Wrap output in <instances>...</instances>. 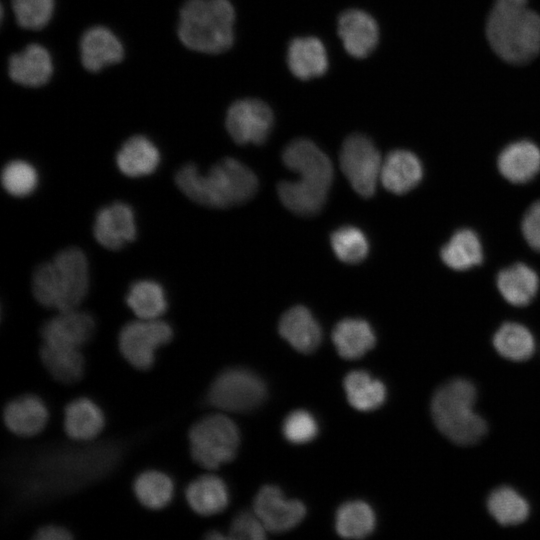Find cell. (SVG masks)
<instances>
[{"mask_svg": "<svg viewBox=\"0 0 540 540\" xmlns=\"http://www.w3.org/2000/svg\"><path fill=\"white\" fill-rule=\"evenodd\" d=\"M274 116L262 100L245 98L235 101L226 114V129L239 145H262L270 135Z\"/></svg>", "mask_w": 540, "mask_h": 540, "instance_id": "cell-12", "label": "cell"}, {"mask_svg": "<svg viewBox=\"0 0 540 540\" xmlns=\"http://www.w3.org/2000/svg\"><path fill=\"white\" fill-rule=\"evenodd\" d=\"M54 0H12V10L19 26L39 30L51 20Z\"/></svg>", "mask_w": 540, "mask_h": 540, "instance_id": "cell-39", "label": "cell"}, {"mask_svg": "<svg viewBox=\"0 0 540 540\" xmlns=\"http://www.w3.org/2000/svg\"><path fill=\"white\" fill-rule=\"evenodd\" d=\"M81 61L85 69L98 72L119 63L124 57V48L116 35L106 27L94 26L87 29L80 40Z\"/></svg>", "mask_w": 540, "mask_h": 540, "instance_id": "cell-18", "label": "cell"}, {"mask_svg": "<svg viewBox=\"0 0 540 540\" xmlns=\"http://www.w3.org/2000/svg\"><path fill=\"white\" fill-rule=\"evenodd\" d=\"M205 538L207 539H222V538H225V536L223 534H221L219 531H209L206 535H205Z\"/></svg>", "mask_w": 540, "mask_h": 540, "instance_id": "cell-44", "label": "cell"}, {"mask_svg": "<svg viewBox=\"0 0 540 540\" xmlns=\"http://www.w3.org/2000/svg\"><path fill=\"white\" fill-rule=\"evenodd\" d=\"M522 232L528 244L540 252V201L531 205L524 215Z\"/></svg>", "mask_w": 540, "mask_h": 540, "instance_id": "cell-42", "label": "cell"}, {"mask_svg": "<svg viewBox=\"0 0 540 540\" xmlns=\"http://www.w3.org/2000/svg\"><path fill=\"white\" fill-rule=\"evenodd\" d=\"M40 359L51 377L62 384L76 383L84 375L85 360L80 348L43 342Z\"/></svg>", "mask_w": 540, "mask_h": 540, "instance_id": "cell-26", "label": "cell"}, {"mask_svg": "<svg viewBox=\"0 0 540 540\" xmlns=\"http://www.w3.org/2000/svg\"><path fill=\"white\" fill-rule=\"evenodd\" d=\"M344 388L348 402L359 411H373L385 401L384 384L362 370L351 371L344 378Z\"/></svg>", "mask_w": 540, "mask_h": 540, "instance_id": "cell-31", "label": "cell"}, {"mask_svg": "<svg viewBox=\"0 0 540 540\" xmlns=\"http://www.w3.org/2000/svg\"><path fill=\"white\" fill-rule=\"evenodd\" d=\"M528 0H496L486 25L494 52L514 64L533 59L540 51V15L528 8Z\"/></svg>", "mask_w": 540, "mask_h": 540, "instance_id": "cell-4", "label": "cell"}, {"mask_svg": "<svg viewBox=\"0 0 540 540\" xmlns=\"http://www.w3.org/2000/svg\"><path fill=\"white\" fill-rule=\"evenodd\" d=\"M190 454L200 466L215 469L232 461L240 443L236 424L223 414H210L195 422L188 432Z\"/></svg>", "mask_w": 540, "mask_h": 540, "instance_id": "cell-8", "label": "cell"}, {"mask_svg": "<svg viewBox=\"0 0 540 540\" xmlns=\"http://www.w3.org/2000/svg\"><path fill=\"white\" fill-rule=\"evenodd\" d=\"M267 396L265 382L244 368H228L209 386L207 402L222 411L244 413L259 407Z\"/></svg>", "mask_w": 540, "mask_h": 540, "instance_id": "cell-9", "label": "cell"}, {"mask_svg": "<svg viewBox=\"0 0 540 540\" xmlns=\"http://www.w3.org/2000/svg\"><path fill=\"white\" fill-rule=\"evenodd\" d=\"M538 276L527 265L516 263L499 272L497 286L504 299L514 306H525L538 289Z\"/></svg>", "mask_w": 540, "mask_h": 540, "instance_id": "cell-29", "label": "cell"}, {"mask_svg": "<svg viewBox=\"0 0 540 540\" xmlns=\"http://www.w3.org/2000/svg\"><path fill=\"white\" fill-rule=\"evenodd\" d=\"M96 323L93 316L78 308L58 311L40 328L43 342L81 348L94 335Z\"/></svg>", "mask_w": 540, "mask_h": 540, "instance_id": "cell-14", "label": "cell"}, {"mask_svg": "<svg viewBox=\"0 0 540 540\" xmlns=\"http://www.w3.org/2000/svg\"><path fill=\"white\" fill-rule=\"evenodd\" d=\"M95 239L103 247L117 250L136 237L135 216L132 208L123 202H114L101 208L93 226Z\"/></svg>", "mask_w": 540, "mask_h": 540, "instance_id": "cell-15", "label": "cell"}, {"mask_svg": "<svg viewBox=\"0 0 540 540\" xmlns=\"http://www.w3.org/2000/svg\"><path fill=\"white\" fill-rule=\"evenodd\" d=\"M254 512L272 533H283L298 525L306 514L304 504L296 499H285L277 486L265 485L257 493Z\"/></svg>", "mask_w": 540, "mask_h": 540, "instance_id": "cell-13", "label": "cell"}, {"mask_svg": "<svg viewBox=\"0 0 540 540\" xmlns=\"http://www.w3.org/2000/svg\"><path fill=\"white\" fill-rule=\"evenodd\" d=\"M234 21L229 0H186L179 12L177 33L188 49L219 54L233 44Z\"/></svg>", "mask_w": 540, "mask_h": 540, "instance_id": "cell-6", "label": "cell"}, {"mask_svg": "<svg viewBox=\"0 0 540 540\" xmlns=\"http://www.w3.org/2000/svg\"><path fill=\"white\" fill-rule=\"evenodd\" d=\"M132 487L141 505L151 510L165 508L174 496L172 478L159 470L150 469L141 472L135 477Z\"/></svg>", "mask_w": 540, "mask_h": 540, "instance_id": "cell-30", "label": "cell"}, {"mask_svg": "<svg viewBox=\"0 0 540 540\" xmlns=\"http://www.w3.org/2000/svg\"><path fill=\"white\" fill-rule=\"evenodd\" d=\"M160 152L155 144L143 135L127 139L116 155L119 170L129 177L148 175L158 167Z\"/></svg>", "mask_w": 540, "mask_h": 540, "instance_id": "cell-28", "label": "cell"}, {"mask_svg": "<svg viewBox=\"0 0 540 540\" xmlns=\"http://www.w3.org/2000/svg\"><path fill=\"white\" fill-rule=\"evenodd\" d=\"M330 243L337 258L345 263H359L368 255L369 244L366 236L353 226H343L333 231Z\"/></svg>", "mask_w": 540, "mask_h": 540, "instance_id": "cell-37", "label": "cell"}, {"mask_svg": "<svg viewBox=\"0 0 540 540\" xmlns=\"http://www.w3.org/2000/svg\"><path fill=\"white\" fill-rule=\"evenodd\" d=\"M175 183L192 201L221 209L246 203L258 189L253 171L232 157L219 160L206 174L187 163L176 172Z\"/></svg>", "mask_w": 540, "mask_h": 540, "instance_id": "cell-3", "label": "cell"}, {"mask_svg": "<svg viewBox=\"0 0 540 540\" xmlns=\"http://www.w3.org/2000/svg\"><path fill=\"white\" fill-rule=\"evenodd\" d=\"M89 288V267L78 247L59 251L40 264L32 275V292L44 307L64 311L78 308Z\"/></svg>", "mask_w": 540, "mask_h": 540, "instance_id": "cell-5", "label": "cell"}, {"mask_svg": "<svg viewBox=\"0 0 540 540\" xmlns=\"http://www.w3.org/2000/svg\"><path fill=\"white\" fill-rule=\"evenodd\" d=\"M487 507L492 517L504 526L520 524L529 515L526 500L510 487L494 490L488 498Z\"/></svg>", "mask_w": 540, "mask_h": 540, "instance_id": "cell-36", "label": "cell"}, {"mask_svg": "<svg viewBox=\"0 0 540 540\" xmlns=\"http://www.w3.org/2000/svg\"><path fill=\"white\" fill-rule=\"evenodd\" d=\"M375 524L372 508L360 500L345 502L336 512V531L344 538H364L374 531Z\"/></svg>", "mask_w": 540, "mask_h": 540, "instance_id": "cell-34", "label": "cell"}, {"mask_svg": "<svg viewBox=\"0 0 540 540\" xmlns=\"http://www.w3.org/2000/svg\"><path fill=\"white\" fill-rule=\"evenodd\" d=\"M127 306L140 319H157L167 310L162 286L153 280L134 282L126 294Z\"/></svg>", "mask_w": 540, "mask_h": 540, "instance_id": "cell-33", "label": "cell"}, {"mask_svg": "<svg viewBox=\"0 0 540 540\" xmlns=\"http://www.w3.org/2000/svg\"><path fill=\"white\" fill-rule=\"evenodd\" d=\"M1 182L9 194L23 197L35 190L38 183V174L34 166L29 162L12 160L2 169Z\"/></svg>", "mask_w": 540, "mask_h": 540, "instance_id": "cell-38", "label": "cell"}, {"mask_svg": "<svg viewBox=\"0 0 540 540\" xmlns=\"http://www.w3.org/2000/svg\"><path fill=\"white\" fill-rule=\"evenodd\" d=\"M287 64L292 74L301 80L320 77L328 68L326 49L316 37L295 38L288 46Z\"/></svg>", "mask_w": 540, "mask_h": 540, "instance_id": "cell-23", "label": "cell"}, {"mask_svg": "<svg viewBox=\"0 0 540 540\" xmlns=\"http://www.w3.org/2000/svg\"><path fill=\"white\" fill-rule=\"evenodd\" d=\"M71 538H73V534L70 530L56 524L41 526L33 535V539L36 540H67Z\"/></svg>", "mask_w": 540, "mask_h": 540, "instance_id": "cell-43", "label": "cell"}, {"mask_svg": "<svg viewBox=\"0 0 540 540\" xmlns=\"http://www.w3.org/2000/svg\"><path fill=\"white\" fill-rule=\"evenodd\" d=\"M422 165L418 157L410 151H391L382 163L380 180L392 193L404 194L413 189L421 180Z\"/></svg>", "mask_w": 540, "mask_h": 540, "instance_id": "cell-22", "label": "cell"}, {"mask_svg": "<svg viewBox=\"0 0 540 540\" xmlns=\"http://www.w3.org/2000/svg\"><path fill=\"white\" fill-rule=\"evenodd\" d=\"M279 334L297 351L309 354L322 340V330L312 313L305 306L288 309L280 318Z\"/></svg>", "mask_w": 540, "mask_h": 540, "instance_id": "cell-20", "label": "cell"}, {"mask_svg": "<svg viewBox=\"0 0 540 540\" xmlns=\"http://www.w3.org/2000/svg\"><path fill=\"white\" fill-rule=\"evenodd\" d=\"M127 444L119 439L50 444L11 455L3 466L9 500L27 509L72 495L110 476Z\"/></svg>", "mask_w": 540, "mask_h": 540, "instance_id": "cell-1", "label": "cell"}, {"mask_svg": "<svg viewBox=\"0 0 540 540\" xmlns=\"http://www.w3.org/2000/svg\"><path fill=\"white\" fill-rule=\"evenodd\" d=\"M190 508L202 516L222 512L228 505L229 493L225 482L215 475H203L192 480L185 489Z\"/></svg>", "mask_w": 540, "mask_h": 540, "instance_id": "cell-25", "label": "cell"}, {"mask_svg": "<svg viewBox=\"0 0 540 540\" xmlns=\"http://www.w3.org/2000/svg\"><path fill=\"white\" fill-rule=\"evenodd\" d=\"M8 71L15 83L40 87L50 80L53 63L46 48L39 44H29L9 58Z\"/></svg>", "mask_w": 540, "mask_h": 540, "instance_id": "cell-19", "label": "cell"}, {"mask_svg": "<svg viewBox=\"0 0 540 540\" xmlns=\"http://www.w3.org/2000/svg\"><path fill=\"white\" fill-rule=\"evenodd\" d=\"M282 161L301 177L299 181H280L277 192L282 204L300 216H314L324 207L333 181L329 157L311 140H292L282 152Z\"/></svg>", "mask_w": 540, "mask_h": 540, "instance_id": "cell-2", "label": "cell"}, {"mask_svg": "<svg viewBox=\"0 0 540 540\" xmlns=\"http://www.w3.org/2000/svg\"><path fill=\"white\" fill-rule=\"evenodd\" d=\"M173 329L165 321L138 319L126 323L120 330L118 346L125 360L138 370H148L155 362V352L170 342Z\"/></svg>", "mask_w": 540, "mask_h": 540, "instance_id": "cell-10", "label": "cell"}, {"mask_svg": "<svg viewBox=\"0 0 540 540\" xmlns=\"http://www.w3.org/2000/svg\"><path fill=\"white\" fill-rule=\"evenodd\" d=\"M49 411L37 395L24 394L9 401L3 410V420L9 431L21 437L39 434L47 425Z\"/></svg>", "mask_w": 540, "mask_h": 540, "instance_id": "cell-17", "label": "cell"}, {"mask_svg": "<svg viewBox=\"0 0 540 540\" xmlns=\"http://www.w3.org/2000/svg\"><path fill=\"white\" fill-rule=\"evenodd\" d=\"M64 431L77 442H90L101 433L105 416L101 408L88 397H78L64 408Z\"/></svg>", "mask_w": 540, "mask_h": 540, "instance_id": "cell-21", "label": "cell"}, {"mask_svg": "<svg viewBox=\"0 0 540 540\" xmlns=\"http://www.w3.org/2000/svg\"><path fill=\"white\" fill-rule=\"evenodd\" d=\"M476 389L466 379H453L435 392L431 413L436 427L452 442L472 445L486 434L487 424L473 406Z\"/></svg>", "mask_w": 540, "mask_h": 540, "instance_id": "cell-7", "label": "cell"}, {"mask_svg": "<svg viewBox=\"0 0 540 540\" xmlns=\"http://www.w3.org/2000/svg\"><path fill=\"white\" fill-rule=\"evenodd\" d=\"M284 437L293 444H305L318 434V425L313 415L306 410H295L288 414L282 425Z\"/></svg>", "mask_w": 540, "mask_h": 540, "instance_id": "cell-40", "label": "cell"}, {"mask_svg": "<svg viewBox=\"0 0 540 540\" xmlns=\"http://www.w3.org/2000/svg\"><path fill=\"white\" fill-rule=\"evenodd\" d=\"M332 341L342 358L353 360L371 350L375 346L376 337L367 321L345 318L335 325Z\"/></svg>", "mask_w": 540, "mask_h": 540, "instance_id": "cell-27", "label": "cell"}, {"mask_svg": "<svg viewBox=\"0 0 540 540\" xmlns=\"http://www.w3.org/2000/svg\"><path fill=\"white\" fill-rule=\"evenodd\" d=\"M498 168L511 182H527L540 170V150L528 140L511 143L500 153Z\"/></svg>", "mask_w": 540, "mask_h": 540, "instance_id": "cell-24", "label": "cell"}, {"mask_svg": "<svg viewBox=\"0 0 540 540\" xmlns=\"http://www.w3.org/2000/svg\"><path fill=\"white\" fill-rule=\"evenodd\" d=\"M338 34L346 52L357 59L369 56L379 40V28L375 19L369 13L354 8L340 14Z\"/></svg>", "mask_w": 540, "mask_h": 540, "instance_id": "cell-16", "label": "cell"}, {"mask_svg": "<svg viewBox=\"0 0 540 540\" xmlns=\"http://www.w3.org/2000/svg\"><path fill=\"white\" fill-rule=\"evenodd\" d=\"M340 168L352 188L362 197L375 194L382 167L381 155L367 136L354 133L343 142Z\"/></svg>", "mask_w": 540, "mask_h": 540, "instance_id": "cell-11", "label": "cell"}, {"mask_svg": "<svg viewBox=\"0 0 540 540\" xmlns=\"http://www.w3.org/2000/svg\"><path fill=\"white\" fill-rule=\"evenodd\" d=\"M443 262L454 270H466L483 260L482 247L476 233L470 229L458 230L441 249Z\"/></svg>", "mask_w": 540, "mask_h": 540, "instance_id": "cell-32", "label": "cell"}, {"mask_svg": "<svg viewBox=\"0 0 540 540\" xmlns=\"http://www.w3.org/2000/svg\"><path fill=\"white\" fill-rule=\"evenodd\" d=\"M493 344L501 356L513 361L527 360L535 348L532 334L517 323L503 324L495 333Z\"/></svg>", "mask_w": 540, "mask_h": 540, "instance_id": "cell-35", "label": "cell"}, {"mask_svg": "<svg viewBox=\"0 0 540 540\" xmlns=\"http://www.w3.org/2000/svg\"><path fill=\"white\" fill-rule=\"evenodd\" d=\"M265 527L256 514L241 511L232 520L229 538L259 540L266 537Z\"/></svg>", "mask_w": 540, "mask_h": 540, "instance_id": "cell-41", "label": "cell"}]
</instances>
